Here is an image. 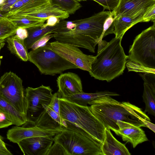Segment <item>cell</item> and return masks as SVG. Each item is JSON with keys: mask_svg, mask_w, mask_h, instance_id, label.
<instances>
[{"mask_svg": "<svg viewBox=\"0 0 155 155\" xmlns=\"http://www.w3.org/2000/svg\"><path fill=\"white\" fill-rule=\"evenodd\" d=\"M90 110L105 128L118 130V121L140 127L150 120L139 107L128 102L118 101L110 96L98 97L88 103Z\"/></svg>", "mask_w": 155, "mask_h": 155, "instance_id": "1", "label": "cell"}, {"mask_svg": "<svg viewBox=\"0 0 155 155\" xmlns=\"http://www.w3.org/2000/svg\"><path fill=\"white\" fill-rule=\"evenodd\" d=\"M122 38L115 37L109 42L102 40L97 43V54L89 72L91 77L109 82L123 74L127 56L121 45Z\"/></svg>", "mask_w": 155, "mask_h": 155, "instance_id": "2", "label": "cell"}, {"mask_svg": "<svg viewBox=\"0 0 155 155\" xmlns=\"http://www.w3.org/2000/svg\"><path fill=\"white\" fill-rule=\"evenodd\" d=\"M127 62L129 71L155 74V23L135 38Z\"/></svg>", "mask_w": 155, "mask_h": 155, "instance_id": "3", "label": "cell"}, {"mask_svg": "<svg viewBox=\"0 0 155 155\" xmlns=\"http://www.w3.org/2000/svg\"><path fill=\"white\" fill-rule=\"evenodd\" d=\"M66 127L53 137L67 155H103L101 145L76 124L65 120Z\"/></svg>", "mask_w": 155, "mask_h": 155, "instance_id": "4", "label": "cell"}, {"mask_svg": "<svg viewBox=\"0 0 155 155\" xmlns=\"http://www.w3.org/2000/svg\"><path fill=\"white\" fill-rule=\"evenodd\" d=\"M60 114L64 120L82 129L101 145L105 138V128L94 116L88 106H81L59 98Z\"/></svg>", "mask_w": 155, "mask_h": 155, "instance_id": "5", "label": "cell"}, {"mask_svg": "<svg viewBox=\"0 0 155 155\" xmlns=\"http://www.w3.org/2000/svg\"><path fill=\"white\" fill-rule=\"evenodd\" d=\"M28 61L45 75L54 76L67 70L78 68L52 50L49 43L28 52Z\"/></svg>", "mask_w": 155, "mask_h": 155, "instance_id": "6", "label": "cell"}, {"mask_svg": "<svg viewBox=\"0 0 155 155\" xmlns=\"http://www.w3.org/2000/svg\"><path fill=\"white\" fill-rule=\"evenodd\" d=\"M50 86L43 85L33 88L28 87L25 89V98L26 104V126L35 125L42 114L46 111L43 105L48 106L53 94Z\"/></svg>", "mask_w": 155, "mask_h": 155, "instance_id": "7", "label": "cell"}, {"mask_svg": "<svg viewBox=\"0 0 155 155\" xmlns=\"http://www.w3.org/2000/svg\"><path fill=\"white\" fill-rule=\"evenodd\" d=\"M0 93L17 110L26 116L25 95L22 81L20 77L11 71L5 73L0 78Z\"/></svg>", "mask_w": 155, "mask_h": 155, "instance_id": "8", "label": "cell"}, {"mask_svg": "<svg viewBox=\"0 0 155 155\" xmlns=\"http://www.w3.org/2000/svg\"><path fill=\"white\" fill-rule=\"evenodd\" d=\"M52 50L78 68L89 72L95 56L84 54L78 48L69 44L55 41L49 43Z\"/></svg>", "mask_w": 155, "mask_h": 155, "instance_id": "9", "label": "cell"}, {"mask_svg": "<svg viewBox=\"0 0 155 155\" xmlns=\"http://www.w3.org/2000/svg\"><path fill=\"white\" fill-rule=\"evenodd\" d=\"M111 14L110 11L99 12L89 18L75 20L70 29L77 33L90 37L97 43L103 31L106 19Z\"/></svg>", "mask_w": 155, "mask_h": 155, "instance_id": "10", "label": "cell"}, {"mask_svg": "<svg viewBox=\"0 0 155 155\" xmlns=\"http://www.w3.org/2000/svg\"><path fill=\"white\" fill-rule=\"evenodd\" d=\"M63 130L46 129L36 125L28 126L24 125L22 127L15 126L8 130L6 137L10 141L18 144L22 140L30 137L43 136L54 137Z\"/></svg>", "mask_w": 155, "mask_h": 155, "instance_id": "11", "label": "cell"}, {"mask_svg": "<svg viewBox=\"0 0 155 155\" xmlns=\"http://www.w3.org/2000/svg\"><path fill=\"white\" fill-rule=\"evenodd\" d=\"M53 38L56 41L83 48L92 53L95 52V46L97 44L92 38L75 33L67 28L66 25L56 30L53 33Z\"/></svg>", "mask_w": 155, "mask_h": 155, "instance_id": "12", "label": "cell"}, {"mask_svg": "<svg viewBox=\"0 0 155 155\" xmlns=\"http://www.w3.org/2000/svg\"><path fill=\"white\" fill-rule=\"evenodd\" d=\"M54 137L39 136L25 138L17 144L24 155H46L52 144Z\"/></svg>", "mask_w": 155, "mask_h": 155, "instance_id": "13", "label": "cell"}, {"mask_svg": "<svg viewBox=\"0 0 155 155\" xmlns=\"http://www.w3.org/2000/svg\"><path fill=\"white\" fill-rule=\"evenodd\" d=\"M154 4L155 0H120L111 14L115 18L120 16L143 14Z\"/></svg>", "mask_w": 155, "mask_h": 155, "instance_id": "14", "label": "cell"}, {"mask_svg": "<svg viewBox=\"0 0 155 155\" xmlns=\"http://www.w3.org/2000/svg\"><path fill=\"white\" fill-rule=\"evenodd\" d=\"M56 81L60 98L84 92L81 80L75 73L68 72L61 74Z\"/></svg>", "mask_w": 155, "mask_h": 155, "instance_id": "15", "label": "cell"}, {"mask_svg": "<svg viewBox=\"0 0 155 155\" xmlns=\"http://www.w3.org/2000/svg\"><path fill=\"white\" fill-rule=\"evenodd\" d=\"M116 124L119 129L111 130L121 137L123 141L130 143L133 148L148 140L144 131L141 127L122 121H117Z\"/></svg>", "mask_w": 155, "mask_h": 155, "instance_id": "16", "label": "cell"}, {"mask_svg": "<svg viewBox=\"0 0 155 155\" xmlns=\"http://www.w3.org/2000/svg\"><path fill=\"white\" fill-rule=\"evenodd\" d=\"M101 148L103 155H131L125 144L117 140L109 128H105V138Z\"/></svg>", "mask_w": 155, "mask_h": 155, "instance_id": "17", "label": "cell"}, {"mask_svg": "<svg viewBox=\"0 0 155 155\" xmlns=\"http://www.w3.org/2000/svg\"><path fill=\"white\" fill-rule=\"evenodd\" d=\"M66 21H60L59 22L53 26H41L32 27L27 29L28 36L24 39L25 46L28 50L37 40L44 35L49 33H54L56 31L65 26Z\"/></svg>", "mask_w": 155, "mask_h": 155, "instance_id": "18", "label": "cell"}, {"mask_svg": "<svg viewBox=\"0 0 155 155\" xmlns=\"http://www.w3.org/2000/svg\"><path fill=\"white\" fill-rule=\"evenodd\" d=\"M0 111L12 124L21 126L27 122L26 116L17 110L0 93Z\"/></svg>", "mask_w": 155, "mask_h": 155, "instance_id": "19", "label": "cell"}, {"mask_svg": "<svg viewBox=\"0 0 155 155\" xmlns=\"http://www.w3.org/2000/svg\"><path fill=\"white\" fill-rule=\"evenodd\" d=\"M144 13L133 16H122L114 18V31L115 37L122 38L125 33L129 29L137 23L142 22V16Z\"/></svg>", "mask_w": 155, "mask_h": 155, "instance_id": "20", "label": "cell"}, {"mask_svg": "<svg viewBox=\"0 0 155 155\" xmlns=\"http://www.w3.org/2000/svg\"><path fill=\"white\" fill-rule=\"evenodd\" d=\"M106 95L118 96L119 94L114 92L108 91L98 92L94 93H85L83 92L69 96L62 99L81 106H87L88 103L98 97Z\"/></svg>", "mask_w": 155, "mask_h": 155, "instance_id": "21", "label": "cell"}, {"mask_svg": "<svg viewBox=\"0 0 155 155\" xmlns=\"http://www.w3.org/2000/svg\"><path fill=\"white\" fill-rule=\"evenodd\" d=\"M24 39L17 35L9 37L5 40L11 53L22 61L26 62L28 61V52L25 46Z\"/></svg>", "mask_w": 155, "mask_h": 155, "instance_id": "22", "label": "cell"}, {"mask_svg": "<svg viewBox=\"0 0 155 155\" xmlns=\"http://www.w3.org/2000/svg\"><path fill=\"white\" fill-rule=\"evenodd\" d=\"M7 18L17 28L26 29L41 26L47 20L28 17L21 15H14L8 16Z\"/></svg>", "mask_w": 155, "mask_h": 155, "instance_id": "23", "label": "cell"}, {"mask_svg": "<svg viewBox=\"0 0 155 155\" xmlns=\"http://www.w3.org/2000/svg\"><path fill=\"white\" fill-rule=\"evenodd\" d=\"M28 17L38 19H47L51 16L58 17L63 20L68 18L69 14L53 5L46 8L36 11L22 15Z\"/></svg>", "mask_w": 155, "mask_h": 155, "instance_id": "24", "label": "cell"}, {"mask_svg": "<svg viewBox=\"0 0 155 155\" xmlns=\"http://www.w3.org/2000/svg\"><path fill=\"white\" fill-rule=\"evenodd\" d=\"M21 0L24 4L23 6L9 16L22 15L32 13L46 8L52 5L51 0Z\"/></svg>", "mask_w": 155, "mask_h": 155, "instance_id": "25", "label": "cell"}, {"mask_svg": "<svg viewBox=\"0 0 155 155\" xmlns=\"http://www.w3.org/2000/svg\"><path fill=\"white\" fill-rule=\"evenodd\" d=\"M143 98L145 105L144 113L155 116V91L147 83L144 82Z\"/></svg>", "mask_w": 155, "mask_h": 155, "instance_id": "26", "label": "cell"}, {"mask_svg": "<svg viewBox=\"0 0 155 155\" xmlns=\"http://www.w3.org/2000/svg\"><path fill=\"white\" fill-rule=\"evenodd\" d=\"M52 5L61 10L66 12L69 15L74 14L81 6L75 0H51Z\"/></svg>", "mask_w": 155, "mask_h": 155, "instance_id": "27", "label": "cell"}, {"mask_svg": "<svg viewBox=\"0 0 155 155\" xmlns=\"http://www.w3.org/2000/svg\"><path fill=\"white\" fill-rule=\"evenodd\" d=\"M35 125L46 129H63V126L52 119L48 114L46 111L40 117Z\"/></svg>", "mask_w": 155, "mask_h": 155, "instance_id": "28", "label": "cell"}, {"mask_svg": "<svg viewBox=\"0 0 155 155\" xmlns=\"http://www.w3.org/2000/svg\"><path fill=\"white\" fill-rule=\"evenodd\" d=\"M17 29L7 18L0 19V39L5 40L15 35Z\"/></svg>", "mask_w": 155, "mask_h": 155, "instance_id": "29", "label": "cell"}, {"mask_svg": "<svg viewBox=\"0 0 155 155\" xmlns=\"http://www.w3.org/2000/svg\"><path fill=\"white\" fill-rule=\"evenodd\" d=\"M114 18L111 14L106 19L104 24L102 33L97 43L101 42L103 38L105 36L109 34H114Z\"/></svg>", "mask_w": 155, "mask_h": 155, "instance_id": "30", "label": "cell"}, {"mask_svg": "<svg viewBox=\"0 0 155 155\" xmlns=\"http://www.w3.org/2000/svg\"><path fill=\"white\" fill-rule=\"evenodd\" d=\"M43 106L47 113L52 119L61 126L66 127L67 125L65 120L59 115L50 108L48 106L43 105Z\"/></svg>", "mask_w": 155, "mask_h": 155, "instance_id": "31", "label": "cell"}, {"mask_svg": "<svg viewBox=\"0 0 155 155\" xmlns=\"http://www.w3.org/2000/svg\"><path fill=\"white\" fill-rule=\"evenodd\" d=\"M97 2L105 9L114 10L117 6L120 0H92Z\"/></svg>", "mask_w": 155, "mask_h": 155, "instance_id": "32", "label": "cell"}, {"mask_svg": "<svg viewBox=\"0 0 155 155\" xmlns=\"http://www.w3.org/2000/svg\"><path fill=\"white\" fill-rule=\"evenodd\" d=\"M67 155L63 147L59 143L54 142L48 150L46 155Z\"/></svg>", "mask_w": 155, "mask_h": 155, "instance_id": "33", "label": "cell"}, {"mask_svg": "<svg viewBox=\"0 0 155 155\" xmlns=\"http://www.w3.org/2000/svg\"><path fill=\"white\" fill-rule=\"evenodd\" d=\"M150 21L155 23V4L148 8L142 16V22H148Z\"/></svg>", "mask_w": 155, "mask_h": 155, "instance_id": "34", "label": "cell"}, {"mask_svg": "<svg viewBox=\"0 0 155 155\" xmlns=\"http://www.w3.org/2000/svg\"><path fill=\"white\" fill-rule=\"evenodd\" d=\"M59 98L58 92L54 94L48 106L60 115Z\"/></svg>", "mask_w": 155, "mask_h": 155, "instance_id": "35", "label": "cell"}, {"mask_svg": "<svg viewBox=\"0 0 155 155\" xmlns=\"http://www.w3.org/2000/svg\"><path fill=\"white\" fill-rule=\"evenodd\" d=\"M53 37V33H49L44 35L36 41L32 45L31 48L34 50L44 45Z\"/></svg>", "mask_w": 155, "mask_h": 155, "instance_id": "36", "label": "cell"}, {"mask_svg": "<svg viewBox=\"0 0 155 155\" xmlns=\"http://www.w3.org/2000/svg\"><path fill=\"white\" fill-rule=\"evenodd\" d=\"M20 0H4L0 5V12L6 15L8 13L11 7Z\"/></svg>", "mask_w": 155, "mask_h": 155, "instance_id": "37", "label": "cell"}, {"mask_svg": "<svg viewBox=\"0 0 155 155\" xmlns=\"http://www.w3.org/2000/svg\"><path fill=\"white\" fill-rule=\"evenodd\" d=\"M47 20V23L41 26L42 27L54 26L58 23L60 21L59 18L54 16H50Z\"/></svg>", "mask_w": 155, "mask_h": 155, "instance_id": "38", "label": "cell"}, {"mask_svg": "<svg viewBox=\"0 0 155 155\" xmlns=\"http://www.w3.org/2000/svg\"><path fill=\"white\" fill-rule=\"evenodd\" d=\"M24 4L21 0H20L12 6L9 10L7 17L20 9L23 5Z\"/></svg>", "mask_w": 155, "mask_h": 155, "instance_id": "39", "label": "cell"}, {"mask_svg": "<svg viewBox=\"0 0 155 155\" xmlns=\"http://www.w3.org/2000/svg\"><path fill=\"white\" fill-rule=\"evenodd\" d=\"M0 115V129L7 127L12 125V123L5 117L2 118Z\"/></svg>", "mask_w": 155, "mask_h": 155, "instance_id": "40", "label": "cell"}, {"mask_svg": "<svg viewBox=\"0 0 155 155\" xmlns=\"http://www.w3.org/2000/svg\"><path fill=\"white\" fill-rule=\"evenodd\" d=\"M12 154L6 147L0 146V155H12Z\"/></svg>", "mask_w": 155, "mask_h": 155, "instance_id": "41", "label": "cell"}, {"mask_svg": "<svg viewBox=\"0 0 155 155\" xmlns=\"http://www.w3.org/2000/svg\"><path fill=\"white\" fill-rule=\"evenodd\" d=\"M145 127H148L155 133V124L151 123L150 121H148L145 124Z\"/></svg>", "mask_w": 155, "mask_h": 155, "instance_id": "42", "label": "cell"}, {"mask_svg": "<svg viewBox=\"0 0 155 155\" xmlns=\"http://www.w3.org/2000/svg\"><path fill=\"white\" fill-rule=\"evenodd\" d=\"M0 146L6 147L5 143L3 140L2 138L0 136Z\"/></svg>", "mask_w": 155, "mask_h": 155, "instance_id": "43", "label": "cell"}, {"mask_svg": "<svg viewBox=\"0 0 155 155\" xmlns=\"http://www.w3.org/2000/svg\"><path fill=\"white\" fill-rule=\"evenodd\" d=\"M5 44L4 43V42H2L0 43V51L1 49L3 47L4 45H5ZM1 56L0 55V67L1 65Z\"/></svg>", "mask_w": 155, "mask_h": 155, "instance_id": "44", "label": "cell"}, {"mask_svg": "<svg viewBox=\"0 0 155 155\" xmlns=\"http://www.w3.org/2000/svg\"><path fill=\"white\" fill-rule=\"evenodd\" d=\"M7 18L6 15L0 12V19H5Z\"/></svg>", "mask_w": 155, "mask_h": 155, "instance_id": "45", "label": "cell"}, {"mask_svg": "<svg viewBox=\"0 0 155 155\" xmlns=\"http://www.w3.org/2000/svg\"><path fill=\"white\" fill-rule=\"evenodd\" d=\"M5 41V40H2L0 39V43L2 42H4Z\"/></svg>", "mask_w": 155, "mask_h": 155, "instance_id": "46", "label": "cell"}, {"mask_svg": "<svg viewBox=\"0 0 155 155\" xmlns=\"http://www.w3.org/2000/svg\"><path fill=\"white\" fill-rule=\"evenodd\" d=\"M78 2H81V1H87V0H75Z\"/></svg>", "mask_w": 155, "mask_h": 155, "instance_id": "47", "label": "cell"}, {"mask_svg": "<svg viewBox=\"0 0 155 155\" xmlns=\"http://www.w3.org/2000/svg\"><path fill=\"white\" fill-rule=\"evenodd\" d=\"M2 114L1 112L0 111V115H2Z\"/></svg>", "mask_w": 155, "mask_h": 155, "instance_id": "48", "label": "cell"}]
</instances>
